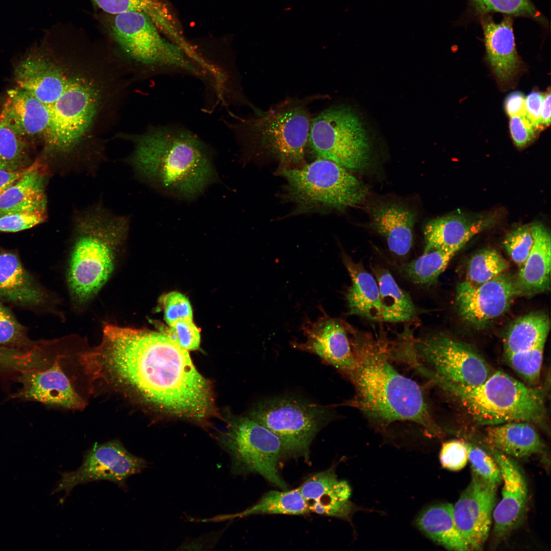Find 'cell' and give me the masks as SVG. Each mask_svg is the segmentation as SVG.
<instances>
[{
	"instance_id": "836d02e7",
	"label": "cell",
	"mask_w": 551,
	"mask_h": 551,
	"mask_svg": "<svg viewBox=\"0 0 551 551\" xmlns=\"http://www.w3.org/2000/svg\"><path fill=\"white\" fill-rule=\"evenodd\" d=\"M455 253L433 249L423 253L418 258L399 266L402 273L413 283L430 286L445 270Z\"/></svg>"
},
{
	"instance_id": "ee69618b",
	"label": "cell",
	"mask_w": 551,
	"mask_h": 551,
	"mask_svg": "<svg viewBox=\"0 0 551 551\" xmlns=\"http://www.w3.org/2000/svg\"><path fill=\"white\" fill-rule=\"evenodd\" d=\"M164 319L169 325L179 320L192 321L193 313L188 298L182 293L173 291L162 298Z\"/></svg>"
},
{
	"instance_id": "83f0119b",
	"label": "cell",
	"mask_w": 551,
	"mask_h": 551,
	"mask_svg": "<svg viewBox=\"0 0 551 551\" xmlns=\"http://www.w3.org/2000/svg\"><path fill=\"white\" fill-rule=\"evenodd\" d=\"M371 217L374 228L385 238L391 252L398 256L409 253L415 222L411 210L397 204L384 203L372 209Z\"/></svg>"
},
{
	"instance_id": "f1b7e54d",
	"label": "cell",
	"mask_w": 551,
	"mask_h": 551,
	"mask_svg": "<svg viewBox=\"0 0 551 551\" xmlns=\"http://www.w3.org/2000/svg\"><path fill=\"white\" fill-rule=\"evenodd\" d=\"M342 259L352 281L346 294L348 313L382 321L380 291L375 279L348 256L343 255Z\"/></svg>"
},
{
	"instance_id": "7402d4cb",
	"label": "cell",
	"mask_w": 551,
	"mask_h": 551,
	"mask_svg": "<svg viewBox=\"0 0 551 551\" xmlns=\"http://www.w3.org/2000/svg\"><path fill=\"white\" fill-rule=\"evenodd\" d=\"M64 64V60L57 59L45 52H32L23 58L15 69L16 87L46 104L59 86Z\"/></svg>"
},
{
	"instance_id": "8992f818",
	"label": "cell",
	"mask_w": 551,
	"mask_h": 551,
	"mask_svg": "<svg viewBox=\"0 0 551 551\" xmlns=\"http://www.w3.org/2000/svg\"><path fill=\"white\" fill-rule=\"evenodd\" d=\"M322 96L289 98L252 116L238 118L232 125L237 137L258 146L283 162L304 158L311 121L308 105Z\"/></svg>"
},
{
	"instance_id": "b9f144b4",
	"label": "cell",
	"mask_w": 551,
	"mask_h": 551,
	"mask_svg": "<svg viewBox=\"0 0 551 551\" xmlns=\"http://www.w3.org/2000/svg\"><path fill=\"white\" fill-rule=\"evenodd\" d=\"M468 458L473 473L492 485L497 486L502 481L495 461L483 449L467 443Z\"/></svg>"
},
{
	"instance_id": "bcb514c9",
	"label": "cell",
	"mask_w": 551,
	"mask_h": 551,
	"mask_svg": "<svg viewBox=\"0 0 551 551\" xmlns=\"http://www.w3.org/2000/svg\"><path fill=\"white\" fill-rule=\"evenodd\" d=\"M439 458L443 468L452 471L462 469L468 460L467 443L459 440L444 442L441 448Z\"/></svg>"
},
{
	"instance_id": "277c9868",
	"label": "cell",
	"mask_w": 551,
	"mask_h": 551,
	"mask_svg": "<svg viewBox=\"0 0 551 551\" xmlns=\"http://www.w3.org/2000/svg\"><path fill=\"white\" fill-rule=\"evenodd\" d=\"M130 228L129 217L116 214L102 204L74 213L66 280L77 309L85 306L110 278Z\"/></svg>"
},
{
	"instance_id": "1f68e13d",
	"label": "cell",
	"mask_w": 551,
	"mask_h": 551,
	"mask_svg": "<svg viewBox=\"0 0 551 551\" xmlns=\"http://www.w3.org/2000/svg\"><path fill=\"white\" fill-rule=\"evenodd\" d=\"M549 329V317L542 312L530 313L516 319L504 339L505 356L545 344Z\"/></svg>"
},
{
	"instance_id": "2e32d148",
	"label": "cell",
	"mask_w": 551,
	"mask_h": 551,
	"mask_svg": "<svg viewBox=\"0 0 551 551\" xmlns=\"http://www.w3.org/2000/svg\"><path fill=\"white\" fill-rule=\"evenodd\" d=\"M516 295L514 279L507 271L477 286L460 283L456 303L465 321L482 327L505 313Z\"/></svg>"
},
{
	"instance_id": "603a6c76",
	"label": "cell",
	"mask_w": 551,
	"mask_h": 551,
	"mask_svg": "<svg viewBox=\"0 0 551 551\" xmlns=\"http://www.w3.org/2000/svg\"><path fill=\"white\" fill-rule=\"evenodd\" d=\"M9 126L21 137L43 140L49 115L45 105L29 93L16 87L8 91L0 112Z\"/></svg>"
},
{
	"instance_id": "4fadbf2b",
	"label": "cell",
	"mask_w": 551,
	"mask_h": 551,
	"mask_svg": "<svg viewBox=\"0 0 551 551\" xmlns=\"http://www.w3.org/2000/svg\"><path fill=\"white\" fill-rule=\"evenodd\" d=\"M147 466L145 460L130 453L118 440L95 444L85 454L77 470L61 473L52 494L64 491L65 499L76 486L100 480L113 482L126 490L128 478Z\"/></svg>"
},
{
	"instance_id": "f907efd6",
	"label": "cell",
	"mask_w": 551,
	"mask_h": 551,
	"mask_svg": "<svg viewBox=\"0 0 551 551\" xmlns=\"http://www.w3.org/2000/svg\"><path fill=\"white\" fill-rule=\"evenodd\" d=\"M32 164L24 169L14 171L0 170V195L29 171Z\"/></svg>"
},
{
	"instance_id": "9a60e30c",
	"label": "cell",
	"mask_w": 551,
	"mask_h": 551,
	"mask_svg": "<svg viewBox=\"0 0 551 551\" xmlns=\"http://www.w3.org/2000/svg\"><path fill=\"white\" fill-rule=\"evenodd\" d=\"M321 311L322 315L315 321L305 319L301 329L306 340L302 342L293 341L292 346L317 355L348 376L356 364L350 325L343 320L330 317L322 309Z\"/></svg>"
},
{
	"instance_id": "7c38bea8",
	"label": "cell",
	"mask_w": 551,
	"mask_h": 551,
	"mask_svg": "<svg viewBox=\"0 0 551 551\" xmlns=\"http://www.w3.org/2000/svg\"><path fill=\"white\" fill-rule=\"evenodd\" d=\"M413 351L427 365L419 367L430 379L475 386L494 372L486 360L467 344L443 334L414 339Z\"/></svg>"
},
{
	"instance_id": "7a4b0ae2",
	"label": "cell",
	"mask_w": 551,
	"mask_h": 551,
	"mask_svg": "<svg viewBox=\"0 0 551 551\" xmlns=\"http://www.w3.org/2000/svg\"><path fill=\"white\" fill-rule=\"evenodd\" d=\"M350 333L356 361L348 376L356 391L350 404L381 424L408 421L440 434L420 386L390 363L388 343L352 327Z\"/></svg>"
},
{
	"instance_id": "60d3db41",
	"label": "cell",
	"mask_w": 551,
	"mask_h": 551,
	"mask_svg": "<svg viewBox=\"0 0 551 551\" xmlns=\"http://www.w3.org/2000/svg\"><path fill=\"white\" fill-rule=\"evenodd\" d=\"M533 243L531 226L528 225L513 230L507 235L503 241L507 254L519 268L527 259Z\"/></svg>"
},
{
	"instance_id": "7bdbcfd3",
	"label": "cell",
	"mask_w": 551,
	"mask_h": 551,
	"mask_svg": "<svg viewBox=\"0 0 551 551\" xmlns=\"http://www.w3.org/2000/svg\"><path fill=\"white\" fill-rule=\"evenodd\" d=\"M161 331L180 347L187 350H194L199 348L201 341L199 331L192 321L179 320L168 328H162Z\"/></svg>"
},
{
	"instance_id": "d4e9b609",
	"label": "cell",
	"mask_w": 551,
	"mask_h": 551,
	"mask_svg": "<svg viewBox=\"0 0 551 551\" xmlns=\"http://www.w3.org/2000/svg\"><path fill=\"white\" fill-rule=\"evenodd\" d=\"M493 220L490 217L472 218L458 215L432 219L424 228L423 253L442 249L456 253L474 235L490 226Z\"/></svg>"
},
{
	"instance_id": "816d5d0a",
	"label": "cell",
	"mask_w": 551,
	"mask_h": 551,
	"mask_svg": "<svg viewBox=\"0 0 551 551\" xmlns=\"http://www.w3.org/2000/svg\"><path fill=\"white\" fill-rule=\"evenodd\" d=\"M550 123V93L543 94L541 110V124L542 127H546Z\"/></svg>"
},
{
	"instance_id": "3957f363",
	"label": "cell",
	"mask_w": 551,
	"mask_h": 551,
	"mask_svg": "<svg viewBox=\"0 0 551 551\" xmlns=\"http://www.w3.org/2000/svg\"><path fill=\"white\" fill-rule=\"evenodd\" d=\"M133 142L128 164L139 180L163 194L193 200L218 180L210 148L184 128L157 127Z\"/></svg>"
},
{
	"instance_id": "681fc988",
	"label": "cell",
	"mask_w": 551,
	"mask_h": 551,
	"mask_svg": "<svg viewBox=\"0 0 551 551\" xmlns=\"http://www.w3.org/2000/svg\"><path fill=\"white\" fill-rule=\"evenodd\" d=\"M505 107L510 117L525 115V98L523 94L519 91L510 93L506 98Z\"/></svg>"
},
{
	"instance_id": "6da1fadb",
	"label": "cell",
	"mask_w": 551,
	"mask_h": 551,
	"mask_svg": "<svg viewBox=\"0 0 551 551\" xmlns=\"http://www.w3.org/2000/svg\"><path fill=\"white\" fill-rule=\"evenodd\" d=\"M86 371L179 417L201 419L212 412L209 381L187 350L162 333L107 323L101 343L81 355Z\"/></svg>"
},
{
	"instance_id": "ab89813d",
	"label": "cell",
	"mask_w": 551,
	"mask_h": 551,
	"mask_svg": "<svg viewBox=\"0 0 551 551\" xmlns=\"http://www.w3.org/2000/svg\"><path fill=\"white\" fill-rule=\"evenodd\" d=\"M545 344L506 356L510 367L528 384L534 385L540 379Z\"/></svg>"
},
{
	"instance_id": "d6a6232c",
	"label": "cell",
	"mask_w": 551,
	"mask_h": 551,
	"mask_svg": "<svg viewBox=\"0 0 551 551\" xmlns=\"http://www.w3.org/2000/svg\"><path fill=\"white\" fill-rule=\"evenodd\" d=\"M310 512L299 488L271 490L254 505L236 514L218 515L211 521H218L256 514L303 515Z\"/></svg>"
},
{
	"instance_id": "f6af8a7d",
	"label": "cell",
	"mask_w": 551,
	"mask_h": 551,
	"mask_svg": "<svg viewBox=\"0 0 551 551\" xmlns=\"http://www.w3.org/2000/svg\"><path fill=\"white\" fill-rule=\"evenodd\" d=\"M46 212H27L0 216V232L14 233L25 230L43 222Z\"/></svg>"
},
{
	"instance_id": "5bb4252c",
	"label": "cell",
	"mask_w": 551,
	"mask_h": 551,
	"mask_svg": "<svg viewBox=\"0 0 551 551\" xmlns=\"http://www.w3.org/2000/svg\"><path fill=\"white\" fill-rule=\"evenodd\" d=\"M0 299L35 313L57 314V298L26 268L16 251L1 246Z\"/></svg>"
},
{
	"instance_id": "d6986e66",
	"label": "cell",
	"mask_w": 551,
	"mask_h": 551,
	"mask_svg": "<svg viewBox=\"0 0 551 551\" xmlns=\"http://www.w3.org/2000/svg\"><path fill=\"white\" fill-rule=\"evenodd\" d=\"M499 468L503 482L502 497L493 511L494 531L503 537L523 522L528 507V489L520 466L510 456L489 448Z\"/></svg>"
},
{
	"instance_id": "e0dca14e",
	"label": "cell",
	"mask_w": 551,
	"mask_h": 551,
	"mask_svg": "<svg viewBox=\"0 0 551 551\" xmlns=\"http://www.w3.org/2000/svg\"><path fill=\"white\" fill-rule=\"evenodd\" d=\"M496 488L472 473L469 485L453 506L455 523L470 550H481L488 538Z\"/></svg>"
},
{
	"instance_id": "ba28073f",
	"label": "cell",
	"mask_w": 551,
	"mask_h": 551,
	"mask_svg": "<svg viewBox=\"0 0 551 551\" xmlns=\"http://www.w3.org/2000/svg\"><path fill=\"white\" fill-rule=\"evenodd\" d=\"M249 417L279 438L283 456L307 460L311 442L330 415L322 406L297 397L278 396L258 403Z\"/></svg>"
},
{
	"instance_id": "4316f807",
	"label": "cell",
	"mask_w": 551,
	"mask_h": 551,
	"mask_svg": "<svg viewBox=\"0 0 551 551\" xmlns=\"http://www.w3.org/2000/svg\"><path fill=\"white\" fill-rule=\"evenodd\" d=\"M484 442L489 448L516 458L532 456L544 448L532 423L523 421L486 426Z\"/></svg>"
},
{
	"instance_id": "8d00e7d4",
	"label": "cell",
	"mask_w": 551,
	"mask_h": 551,
	"mask_svg": "<svg viewBox=\"0 0 551 551\" xmlns=\"http://www.w3.org/2000/svg\"><path fill=\"white\" fill-rule=\"evenodd\" d=\"M509 267L508 262L497 251L483 249L470 258L464 282L477 286L507 271Z\"/></svg>"
},
{
	"instance_id": "c3c4849f",
	"label": "cell",
	"mask_w": 551,
	"mask_h": 551,
	"mask_svg": "<svg viewBox=\"0 0 551 551\" xmlns=\"http://www.w3.org/2000/svg\"><path fill=\"white\" fill-rule=\"evenodd\" d=\"M543 94L537 91L530 93L525 98V115L535 130L542 128L541 110Z\"/></svg>"
},
{
	"instance_id": "cb8c5ba5",
	"label": "cell",
	"mask_w": 551,
	"mask_h": 551,
	"mask_svg": "<svg viewBox=\"0 0 551 551\" xmlns=\"http://www.w3.org/2000/svg\"><path fill=\"white\" fill-rule=\"evenodd\" d=\"M532 248L514 279L516 295L531 296L550 289L551 238L542 225L531 226Z\"/></svg>"
},
{
	"instance_id": "f546056e",
	"label": "cell",
	"mask_w": 551,
	"mask_h": 551,
	"mask_svg": "<svg viewBox=\"0 0 551 551\" xmlns=\"http://www.w3.org/2000/svg\"><path fill=\"white\" fill-rule=\"evenodd\" d=\"M416 523L429 538L447 549L470 550L455 523L451 504H439L426 508L418 516Z\"/></svg>"
},
{
	"instance_id": "8fae6325",
	"label": "cell",
	"mask_w": 551,
	"mask_h": 551,
	"mask_svg": "<svg viewBox=\"0 0 551 551\" xmlns=\"http://www.w3.org/2000/svg\"><path fill=\"white\" fill-rule=\"evenodd\" d=\"M219 441L230 457L232 473H257L279 488L287 489L279 469L282 443L263 425L249 417L238 418Z\"/></svg>"
},
{
	"instance_id": "f35d334b",
	"label": "cell",
	"mask_w": 551,
	"mask_h": 551,
	"mask_svg": "<svg viewBox=\"0 0 551 551\" xmlns=\"http://www.w3.org/2000/svg\"><path fill=\"white\" fill-rule=\"evenodd\" d=\"M41 341L31 339L28 329L0 299V346L31 349L38 347Z\"/></svg>"
},
{
	"instance_id": "484cf974",
	"label": "cell",
	"mask_w": 551,
	"mask_h": 551,
	"mask_svg": "<svg viewBox=\"0 0 551 551\" xmlns=\"http://www.w3.org/2000/svg\"><path fill=\"white\" fill-rule=\"evenodd\" d=\"M47 175L36 160L29 171L0 195V216L27 212H46Z\"/></svg>"
},
{
	"instance_id": "44dd1931",
	"label": "cell",
	"mask_w": 551,
	"mask_h": 551,
	"mask_svg": "<svg viewBox=\"0 0 551 551\" xmlns=\"http://www.w3.org/2000/svg\"><path fill=\"white\" fill-rule=\"evenodd\" d=\"M482 26L487 58L498 81L508 85L519 67L511 17L496 22L489 15L482 16Z\"/></svg>"
},
{
	"instance_id": "e575fe53",
	"label": "cell",
	"mask_w": 551,
	"mask_h": 551,
	"mask_svg": "<svg viewBox=\"0 0 551 551\" xmlns=\"http://www.w3.org/2000/svg\"><path fill=\"white\" fill-rule=\"evenodd\" d=\"M32 164L28 141L12 130L0 113V170L14 171Z\"/></svg>"
},
{
	"instance_id": "ac0fdd59",
	"label": "cell",
	"mask_w": 551,
	"mask_h": 551,
	"mask_svg": "<svg viewBox=\"0 0 551 551\" xmlns=\"http://www.w3.org/2000/svg\"><path fill=\"white\" fill-rule=\"evenodd\" d=\"M60 355L48 366L28 370L14 380L20 389L10 399L39 402L73 410H82L85 401L74 390L59 362Z\"/></svg>"
},
{
	"instance_id": "5b68a950",
	"label": "cell",
	"mask_w": 551,
	"mask_h": 551,
	"mask_svg": "<svg viewBox=\"0 0 551 551\" xmlns=\"http://www.w3.org/2000/svg\"><path fill=\"white\" fill-rule=\"evenodd\" d=\"M431 380L481 425L523 421L542 425L545 422L543 389L527 385L504 371H494L475 386L461 385L437 378Z\"/></svg>"
},
{
	"instance_id": "ffe728a7",
	"label": "cell",
	"mask_w": 551,
	"mask_h": 551,
	"mask_svg": "<svg viewBox=\"0 0 551 551\" xmlns=\"http://www.w3.org/2000/svg\"><path fill=\"white\" fill-rule=\"evenodd\" d=\"M310 512L327 516L347 518L352 510L351 489L329 469L311 475L298 487Z\"/></svg>"
},
{
	"instance_id": "74e56055",
	"label": "cell",
	"mask_w": 551,
	"mask_h": 551,
	"mask_svg": "<svg viewBox=\"0 0 551 551\" xmlns=\"http://www.w3.org/2000/svg\"><path fill=\"white\" fill-rule=\"evenodd\" d=\"M475 12L482 16L496 12L510 16H521L545 23L544 17L531 0H469Z\"/></svg>"
},
{
	"instance_id": "d590c367",
	"label": "cell",
	"mask_w": 551,
	"mask_h": 551,
	"mask_svg": "<svg viewBox=\"0 0 551 551\" xmlns=\"http://www.w3.org/2000/svg\"><path fill=\"white\" fill-rule=\"evenodd\" d=\"M104 12L113 15L134 11L146 15L159 29L167 28L172 17L159 0H92Z\"/></svg>"
},
{
	"instance_id": "30bf717a",
	"label": "cell",
	"mask_w": 551,
	"mask_h": 551,
	"mask_svg": "<svg viewBox=\"0 0 551 551\" xmlns=\"http://www.w3.org/2000/svg\"><path fill=\"white\" fill-rule=\"evenodd\" d=\"M283 176L291 198L305 206L344 209L359 205L366 195L363 185L346 168L327 159L285 170Z\"/></svg>"
},
{
	"instance_id": "52a82bcc",
	"label": "cell",
	"mask_w": 551,
	"mask_h": 551,
	"mask_svg": "<svg viewBox=\"0 0 551 551\" xmlns=\"http://www.w3.org/2000/svg\"><path fill=\"white\" fill-rule=\"evenodd\" d=\"M114 37L137 63L156 73H182L201 77L203 72L182 48L168 41L144 14L134 11L114 15Z\"/></svg>"
},
{
	"instance_id": "4dcf8cb0",
	"label": "cell",
	"mask_w": 551,
	"mask_h": 551,
	"mask_svg": "<svg viewBox=\"0 0 551 551\" xmlns=\"http://www.w3.org/2000/svg\"><path fill=\"white\" fill-rule=\"evenodd\" d=\"M372 270L380 291L382 321L397 322L412 319L417 309L409 294L399 287L388 269L375 266Z\"/></svg>"
},
{
	"instance_id": "7dc6e473",
	"label": "cell",
	"mask_w": 551,
	"mask_h": 551,
	"mask_svg": "<svg viewBox=\"0 0 551 551\" xmlns=\"http://www.w3.org/2000/svg\"><path fill=\"white\" fill-rule=\"evenodd\" d=\"M511 137L518 147H523L535 136V130L525 115L510 117L509 122Z\"/></svg>"
},
{
	"instance_id": "9c48e42d",
	"label": "cell",
	"mask_w": 551,
	"mask_h": 551,
	"mask_svg": "<svg viewBox=\"0 0 551 551\" xmlns=\"http://www.w3.org/2000/svg\"><path fill=\"white\" fill-rule=\"evenodd\" d=\"M308 143L318 158L346 169L360 170L369 165L367 132L358 115L346 106L331 107L312 118Z\"/></svg>"
}]
</instances>
